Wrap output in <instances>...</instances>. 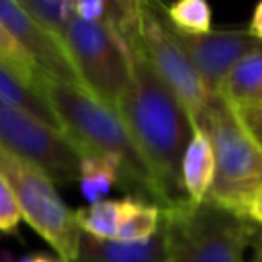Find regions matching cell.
<instances>
[{
  "label": "cell",
  "mask_w": 262,
  "mask_h": 262,
  "mask_svg": "<svg viewBox=\"0 0 262 262\" xmlns=\"http://www.w3.org/2000/svg\"><path fill=\"white\" fill-rule=\"evenodd\" d=\"M127 47L131 53V82L117 113L149 168L156 199L162 207H176L188 201L182 188L180 168L194 123L145 61L135 41V31Z\"/></svg>",
  "instance_id": "cell-1"
},
{
  "label": "cell",
  "mask_w": 262,
  "mask_h": 262,
  "mask_svg": "<svg viewBox=\"0 0 262 262\" xmlns=\"http://www.w3.org/2000/svg\"><path fill=\"white\" fill-rule=\"evenodd\" d=\"M39 92L51 106L61 131L82 156H113L121 162L123 184H133L156 196L149 168L145 166L121 115L80 86L41 76Z\"/></svg>",
  "instance_id": "cell-2"
},
{
  "label": "cell",
  "mask_w": 262,
  "mask_h": 262,
  "mask_svg": "<svg viewBox=\"0 0 262 262\" xmlns=\"http://www.w3.org/2000/svg\"><path fill=\"white\" fill-rule=\"evenodd\" d=\"M170 237L166 262H246L256 225L213 201L162 207Z\"/></svg>",
  "instance_id": "cell-3"
},
{
  "label": "cell",
  "mask_w": 262,
  "mask_h": 262,
  "mask_svg": "<svg viewBox=\"0 0 262 262\" xmlns=\"http://www.w3.org/2000/svg\"><path fill=\"white\" fill-rule=\"evenodd\" d=\"M196 125L209 135L215 154V180L207 199L239 213L244 203L262 188V149L219 94H211Z\"/></svg>",
  "instance_id": "cell-4"
},
{
  "label": "cell",
  "mask_w": 262,
  "mask_h": 262,
  "mask_svg": "<svg viewBox=\"0 0 262 262\" xmlns=\"http://www.w3.org/2000/svg\"><path fill=\"white\" fill-rule=\"evenodd\" d=\"M0 174L10 184L23 219L57 252L61 262H72L78 252L82 229L76 223L74 211L59 196L53 180L2 143Z\"/></svg>",
  "instance_id": "cell-5"
},
{
  "label": "cell",
  "mask_w": 262,
  "mask_h": 262,
  "mask_svg": "<svg viewBox=\"0 0 262 262\" xmlns=\"http://www.w3.org/2000/svg\"><path fill=\"white\" fill-rule=\"evenodd\" d=\"M61 39L82 88L117 111L131 82V53L127 43L104 25L76 16L70 20Z\"/></svg>",
  "instance_id": "cell-6"
},
{
  "label": "cell",
  "mask_w": 262,
  "mask_h": 262,
  "mask_svg": "<svg viewBox=\"0 0 262 262\" xmlns=\"http://www.w3.org/2000/svg\"><path fill=\"white\" fill-rule=\"evenodd\" d=\"M135 41L154 70V74L170 88L178 102L196 125L211 94L203 84L196 68L186 55L176 31L170 27L160 6L137 2L135 6Z\"/></svg>",
  "instance_id": "cell-7"
},
{
  "label": "cell",
  "mask_w": 262,
  "mask_h": 262,
  "mask_svg": "<svg viewBox=\"0 0 262 262\" xmlns=\"http://www.w3.org/2000/svg\"><path fill=\"white\" fill-rule=\"evenodd\" d=\"M0 143L45 172L53 184H72L80 178L82 154L63 131L2 102Z\"/></svg>",
  "instance_id": "cell-8"
},
{
  "label": "cell",
  "mask_w": 262,
  "mask_h": 262,
  "mask_svg": "<svg viewBox=\"0 0 262 262\" xmlns=\"http://www.w3.org/2000/svg\"><path fill=\"white\" fill-rule=\"evenodd\" d=\"M0 23L14 35V39L20 43V47L27 51V55L43 76L82 88L80 76L70 59L63 41L35 23L25 12L20 2L0 0Z\"/></svg>",
  "instance_id": "cell-9"
},
{
  "label": "cell",
  "mask_w": 262,
  "mask_h": 262,
  "mask_svg": "<svg viewBox=\"0 0 262 262\" xmlns=\"http://www.w3.org/2000/svg\"><path fill=\"white\" fill-rule=\"evenodd\" d=\"M176 35L209 94H219L225 78L235 68V63L260 43L248 31L235 29L209 31L205 35Z\"/></svg>",
  "instance_id": "cell-10"
},
{
  "label": "cell",
  "mask_w": 262,
  "mask_h": 262,
  "mask_svg": "<svg viewBox=\"0 0 262 262\" xmlns=\"http://www.w3.org/2000/svg\"><path fill=\"white\" fill-rule=\"evenodd\" d=\"M170 252V237L162 219L160 229L145 242H117L98 239L82 233L76 258L72 262H166Z\"/></svg>",
  "instance_id": "cell-11"
},
{
  "label": "cell",
  "mask_w": 262,
  "mask_h": 262,
  "mask_svg": "<svg viewBox=\"0 0 262 262\" xmlns=\"http://www.w3.org/2000/svg\"><path fill=\"white\" fill-rule=\"evenodd\" d=\"M180 180L184 194L190 203L207 201L215 180V154L209 135L199 125H194L188 145L184 149Z\"/></svg>",
  "instance_id": "cell-12"
},
{
  "label": "cell",
  "mask_w": 262,
  "mask_h": 262,
  "mask_svg": "<svg viewBox=\"0 0 262 262\" xmlns=\"http://www.w3.org/2000/svg\"><path fill=\"white\" fill-rule=\"evenodd\" d=\"M219 96L231 106L258 102L262 96V41L244 55L225 78Z\"/></svg>",
  "instance_id": "cell-13"
},
{
  "label": "cell",
  "mask_w": 262,
  "mask_h": 262,
  "mask_svg": "<svg viewBox=\"0 0 262 262\" xmlns=\"http://www.w3.org/2000/svg\"><path fill=\"white\" fill-rule=\"evenodd\" d=\"M78 184L82 196L90 205L104 201L113 186L123 184L121 162L113 156H82Z\"/></svg>",
  "instance_id": "cell-14"
},
{
  "label": "cell",
  "mask_w": 262,
  "mask_h": 262,
  "mask_svg": "<svg viewBox=\"0 0 262 262\" xmlns=\"http://www.w3.org/2000/svg\"><path fill=\"white\" fill-rule=\"evenodd\" d=\"M129 201L131 196H123L119 201L104 199L100 203L76 209V223L82 229V233H88L98 239H115L119 225L129 209Z\"/></svg>",
  "instance_id": "cell-15"
},
{
  "label": "cell",
  "mask_w": 262,
  "mask_h": 262,
  "mask_svg": "<svg viewBox=\"0 0 262 262\" xmlns=\"http://www.w3.org/2000/svg\"><path fill=\"white\" fill-rule=\"evenodd\" d=\"M0 102L8 104L12 108L25 111V113L37 117L39 121H43V123L61 131L59 121L53 115L47 100L43 98V94L37 92L35 88H31V86L23 84L18 78H14L10 72H6L2 66H0Z\"/></svg>",
  "instance_id": "cell-16"
},
{
  "label": "cell",
  "mask_w": 262,
  "mask_h": 262,
  "mask_svg": "<svg viewBox=\"0 0 262 262\" xmlns=\"http://www.w3.org/2000/svg\"><path fill=\"white\" fill-rule=\"evenodd\" d=\"M160 223H162V205H154L143 199L131 196L129 209L119 225L115 239L131 242V244L145 242L151 235H156V231L160 229Z\"/></svg>",
  "instance_id": "cell-17"
},
{
  "label": "cell",
  "mask_w": 262,
  "mask_h": 262,
  "mask_svg": "<svg viewBox=\"0 0 262 262\" xmlns=\"http://www.w3.org/2000/svg\"><path fill=\"white\" fill-rule=\"evenodd\" d=\"M170 27L180 35H205L211 31V6L205 0H178L160 6Z\"/></svg>",
  "instance_id": "cell-18"
},
{
  "label": "cell",
  "mask_w": 262,
  "mask_h": 262,
  "mask_svg": "<svg viewBox=\"0 0 262 262\" xmlns=\"http://www.w3.org/2000/svg\"><path fill=\"white\" fill-rule=\"evenodd\" d=\"M0 66L6 72H10L14 78H18L23 84L39 92V80L43 74L2 23H0Z\"/></svg>",
  "instance_id": "cell-19"
},
{
  "label": "cell",
  "mask_w": 262,
  "mask_h": 262,
  "mask_svg": "<svg viewBox=\"0 0 262 262\" xmlns=\"http://www.w3.org/2000/svg\"><path fill=\"white\" fill-rule=\"evenodd\" d=\"M20 6L35 23H39L43 29H47L59 39L63 37V31L74 18L72 0H23Z\"/></svg>",
  "instance_id": "cell-20"
},
{
  "label": "cell",
  "mask_w": 262,
  "mask_h": 262,
  "mask_svg": "<svg viewBox=\"0 0 262 262\" xmlns=\"http://www.w3.org/2000/svg\"><path fill=\"white\" fill-rule=\"evenodd\" d=\"M23 219L20 207L10 184L0 174V233H16V227Z\"/></svg>",
  "instance_id": "cell-21"
},
{
  "label": "cell",
  "mask_w": 262,
  "mask_h": 262,
  "mask_svg": "<svg viewBox=\"0 0 262 262\" xmlns=\"http://www.w3.org/2000/svg\"><path fill=\"white\" fill-rule=\"evenodd\" d=\"M233 113L252 141L262 149V102H250L233 106Z\"/></svg>",
  "instance_id": "cell-22"
},
{
  "label": "cell",
  "mask_w": 262,
  "mask_h": 262,
  "mask_svg": "<svg viewBox=\"0 0 262 262\" xmlns=\"http://www.w3.org/2000/svg\"><path fill=\"white\" fill-rule=\"evenodd\" d=\"M248 221H252L254 225H262V188L256 190L242 207L239 211Z\"/></svg>",
  "instance_id": "cell-23"
},
{
  "label": "cell",
  "mask_w": 262,
  "mask_h": 262,
  "mask_svg": "<svg viewBox=\"0 0 262 262\" xmlns=\"http://www.w3.org/2000/svg\"><path fill=\"white\" fill-rule=\"evenodd\" d=\"M248 33L254 39L262 41V2L256 4L254 12H252V18H250V25H248Z\"/></svg>",
  "instance_id": "cell-24"
},
{
  "label": "cell",
  "mask_w": 262,
  "mask_h": 262,
  "mask_svg": "<svg viewBox=\"0 0 262 262\" xmlns=\"http://www.w3.org/2000/svg\"><path fill=\"white\" fill-rule=\"evenodd\" d=\"M250 246H252V256H250L248 262H262V233L256 231Z\"/></svg>",
  "instance_id": "cell-25"
},
{
  "label": "cell",
  "mask_w": 262,
  "mask_h": 262,
  "mask_svg": "<svg viewBox=\"0 0 262 262\" xmlns=\"http://www.w3.org/2000/svg\"><path fill=\"white\" fill-rule=\"evenodd\" d=\"M18 262H61V260L53 258V256H47V254H31V256L20 258Z\"/></svg>",
  "instance_id": "cell-26"
},
{
  "label": "cell",
  "mask_w": 262,
  "mask_h": 262,
  "mask_svg": "<svg viewBox=\"0 0 262 262\" xmlns=\"http://www.w3.org/2000/svg\"><path fill=\"white\" fill-rule=\"evenodd\" d=\"M258 102H262V96H260V100H258Z\"/></svg>",
  "instance_id": "cell-27"
}]
</instances>
